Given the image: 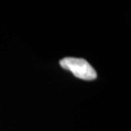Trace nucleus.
<instances>
[{
  "label": "nucleus",
  "instance_id": "nucleus-1",
  "mask_svg": "<svg viewBox=\"0 0 131 131\" xmlns=\"http://www.w3.org/2000/svg\"><path fill=\"white\" fill-rule=\"evenodd\" d=\"M60 65L64 69L70 71L75 77L83 80H94L97 77L95 69L87 61L81 58L66 57L60 61Z\"/></svg>",
  "mask_w": 131,
  "mask_h": 131
}]
</instances>
